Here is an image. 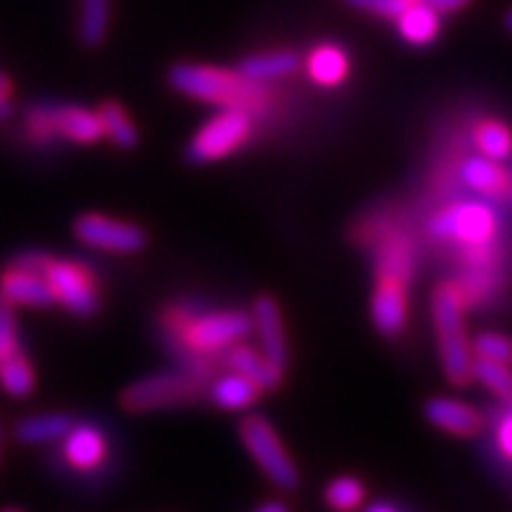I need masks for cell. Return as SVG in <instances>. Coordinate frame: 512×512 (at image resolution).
Segmentation results:
<instances>
[{
	"mask_svg": "<svg viewBox=\"0 0 512 512\" xmlns=\"http://www.w3.org/2000/svg\"><path fill=\"white\" fill-rule=\"evenodd\" d=\"M433 319L439 333V353L444 376L453 384H467L473 379V342L467 339L461 296L453 285H441L433 299Z\"/></svg>",
	"mask_w": 512,
	"mask_h": 512,
	"instance_id": "7a4b0ae2",
	"label": "cell"
},
{
	"mask_svg": "<svg viewBox=\"0 0 512 512\" xmlns=\"http://www.w3.org/2000/svg\"><path fill=\"white\" fill-rule=\"evenodd\" d=\"M430 231L439 239H456L464 245H484L495 234L493 211L481 202H456L433 217Z\"/></svg>",
	"mask_w": 512,
	"mask_h": 512,
	"instance_id": "ba28073f",
	"label": "cell"
},
{
	"mask_svg": "<svg viewBox=\"0 0 512 512\" xmlns=\"http://www.w3.org/2000/svg\"><path fill=\"white\" fill-rule=\"evenodd\" d=\"M0 296L6 302H12L15 308L18 305H23V308H52V305H57V296L49 285V279L37 271H29V268H18V265H12L0 279Z\"/></svg>",
	"mask_w": 512,
	"mask_h": 512,
	"instance_id": "7c38bea8",
	"label": "cell"
},
{
	"mask_svg": "<svg viewBox=\"0 0 512 512\" xmlns=\"http://www.w3.org/2000/svg\"><path fill=\"white\" fill-rule=\"evenodd\" d=\"M288 510V504L285 501H265V504H259V512H285Z\"/></svg>",
	"mask_w": 512,
	"mask_h": 512,
	"instance_id": "836d02e7",
	"label": "cell"
},
{
	"mask_svg": "<svg viewBox=\"0 0 512 512\" xmlns=\"http://www.w3.org/2000/svg\"><path fill=\"white\" fill-rule=\"evenodd\" d=\"M20 350L18 336V316H15V305L0 299V359L12 356Z\"/></svg>",
	"mask_w": 512,
	"mask_h": 512,
	"instance_id": "f546056e",
	"label": "cell"
},
{
	"mask_svg": "<svg viewBox=\"0 0 512 512\" xmlns=\"http://www.w3.org/2000/svg\"><path fill=\"white\" fill-rule=\"evenodd\" d=\"M325 501L333 510H356L365 501V484L359 478L350 476L333 478L328 484V490H325Z\"/></svg>",
	"mask_w": 512,
	"mask_h": 512,
	"instance_id": "83f0119b",
	"label": "cell"
},
{
	"mask_svg": "<svg viewBox=\"0 0 512 512\" xmlns=\"http://www.w3.org/2000/svg\"><path fill=\"white\" fill-rule=\"evenodd\" d=\"M97 114H100V123H103V137H109L114 146L128 151V148L140 143V131H137L134 120L128 117V111L117 100H106L97 109Z\"/></svg>",
	"mask_w": 512,
	"mask_h": 512,
	"instance_id": "cb8c5ba5",
	"label": "cell"
},
{
	"mask_svg": "<svg viewBox=\"0 0 512 512\" xmlns=\"http://www.w3.org/2000/svg\"><path fill=\"white\" fill-rule=\"evenodd\" d=\"M299 69V57L296 52H262V55L245 57L239 63V72L245 74L248 80L254 83H268V80H279V77H288Z\"/></svg>",
	"mask_w": 512,
	"mask_h": 512,
	"instance_id": "44dd1931",
	"label": "cell"
},
{
	"mask_svg": "<svg viewBox=\"0 0 512 512\" xmlns=\"http://www.w3.org/2000/svg\"><path fill=\"white\" fill-rule=\"evenodd\" d=\"M367 510L370 512H396V507H393V504H387V501H379V504H370Z\"/></svg>",
	"mask_w": 512,
	"mask_h": 512,
	"instance_id": "d590c367",
	"label": "cell"
},
{
	"mask_svg": "<svg viewBox=\"0 0 512 512\" xmlns=\"http://www.w3.org/2000/svg\"><path fill=\"white\" fill-rule=\"evenodd\" d=\"M225 362H228V370H234V373H242V376H248V379H254L262 390H276L279 384H282V370L274 367L268 359H265V353H256L251 348H242V345H231L228 350V356H225Z\"/></svg>",
	"mask_w": 512,
	"mask_h": 512,
	"instance_id": "2e32d148",
	"label": "cell"
},
{
	"mask_svg": "<svg viewBox=\"0 0 512 512\" xmlns=\"http://www.w3.org/2000/svg\"><path fill=\"white\" fill-rule=\"evenodd\" d=\"M424 416L433 427H439L450 436H461V439L476 436L481 430V416L476 407L456 402V399H430L424 404Z\"/></svg>",
	"mask_w": 512,
	"mask_h": 512,
	"instance_id": "5bb4252c",
	"label": "cell"
},
{
	"mask_svg": "<svg viewBox=\"0 0 512 512\" xmlns=\"http://www.w3.org/2000/svg\"><path fill=\"white\" fill-rule=\"evenodd\" d=\"M35 114H40L46 120V126L69 137L72 143L92 146L97 140H103V123H100L97 111L80 109V106H60V109H40Z\"/></svg>",
	"mask_w": 512,
	"mask_h": 512,
	"instance_id": "4fadbf2b",
	"label": "cell"
},
{
	"mask_svg": "<svg viewBox=\"0 0 512 512\" xmlns=\"http://www.w3.org/2000/svg\"><path fill=\"white\" fill-rule=\"evenodd\" d=\"M308 74L319 86H339L348 77V55L339 46H319L308 57Z\"/></svg>",
	"mask_w": 512,
	"mask_h": 512,
	"instance_id": "d4e9b609",
	"label": "cell"
},
{
	"mask_svg": "<svg viewBox=\"0 0 512 512\" xmlns=\"http://www.w3.org/2000/svg\"><path fill=\"white\" fill-rule=\"evenodd\" d=\"M473 353H476V359L512 365V339L501 336V333H478L473 339Z\"/></svg>",
	"mask_w": 512,
	"mask_h": 512,
	"instance_id": "f1b7e54d",
	"label": "cell"
},
{
	"mask_svg": "<svg viewBox=\"0 0 512 512\" xmlns=\"http://www.w3.org/2000/svg\"><path fill=\"white\" fill-rule=\"evenodd\" d=\"M35 367L23 356V350L0 359V387L12 399H29L35 393Z\"/></svg>",
	"mask_w": 512,
	"mask_h": 512,
	"instance_id": "603a6c76",
	"label": "cell"
},
{
	"mask_svg": "<svg viewBox=\"0 0 512 512\" xmlns=\"http://www.w3.org/2000/svg\"><path fill=\"white\" fill-rule=\"evenodd\" d=\"M202 384L197 373H157L146 376L140 382L128 384L120 396V404L128 413H148V410H163L174 404H185L200 396Z\"/></svg>",
	"mask_w": 512,
	"mask_h": 512,
	"instance_id": "8992f818",
	"label": "cell"
},
{
	"mask_svg": "<svg viewBox=\"0 0 512 512\" xmlns=\"http://www.w3.org/2000/svg\"><path fill=\"white\" fill-rule=\"evenodd\" d=\"M399 35L413 46H427L439 37V12L427 0H413L407 3L402 15L396 18Z\"/></svg>",
	"mask_w": 512,
	"mask_h": 512,
	"instance_id": "e0dca14e",
	"label": "cell"
},
{
	"mask_svg": "<svg viewBox=\"0 0 512 512\" xmlns=\"http://www.w3.org/2000/svg\"><path fill=\"white\" fill-rule=\"evenodd\" d=\"M498 441H501V450L512 458V410L504 416L501 427H498Z\"/></svg>",
	"mask_w": 512,
	"mask_h": 512,
	"instance_id": "1f68e13d",
	"label": "cell"
},
{
	"mask_svg": "<svg viewBox=\"0 0 512 512\" xmlns=\"http://www.w3.org/2000/svg\"><path fill=\"white\" fill-rule=\"evenodd\" d=\"M0 456H3V427H0Z\"/></svg>",
	"mask_w": 512,
	"mask_h": 512,
	"instance_id": "f35d334b",
	"label": "cell"
},
{
	"mask_svg": "<svg viewBox=\"0 0 512 512\" xmlns=\"http://www.w3.org/2000/svg\"><path fill=\"white\" fill-rule=\"evenodd\" d=\"M12 114V100H9V94L0 92V117H9Z\"/></svg>",
	"mask_w": 512,
	"mask_h": 512,
	"instance_id": "e575fe53",
	"label": "cell"
},
{
	"mask_svg": "<svg viewBox=\"0 0 512 512\" xmlns=\"http://www.w3.org/2000/svg\"><path fill=\"white\" fill-rule=\"evenodd\" d=\"M410 3H413V0H410Z\"/></svg>",
	"mask_w": 512,
	"mask_h": 512,
	"instance_id": "60d3db41",
	"label": "cell"
},
{
	"mask_svg": "<svg viewBox=\"0 0 512 512\" xmlns=\"http://www.w3.org/2000/svg\"><path fill=\"white\" fill-rule=\"evenodd\" d=\"M74 419L69 413H37V416H26V419L15 421L12 427V436L18 444H55L63 441L72 433Z\"/></svg>",
	"mask_w": 512,
	"mask_h": 512,
	"instance_id": "9a60e30c",
	"label": "cell"
},
{
	"mask_svg": "<svg viewBox=\"0 0 512 512\" xmlns=\"http://www.w3.org/2000/svg\"><path fill=\"white\" fill-rule=\"evenodd\" d=\"M259 393H262V387L254 379L231 370V373H225V376H220L214 382L211 402L222 407V410H245V407H251L259 399Z\"/></svg>",
	"mask_w": 512,
	"mask_h": 512,
	"instance_id": "d6986e66",
	"label": "cell"
},
{
	"mask_svg": "<svg viewBox=\"0 0 512 512\" xmlns=\"http://www.w3.org/2000/svg\"><path fill=\"white\" fill-rule=\"evenodd\" d=\"M74 237L83 245L106 254H140L148 245V234L140 225L111 220L103 214H80L72 225Z\"/></svg>",
	"mask_w": 512,
	"mask_h": 512,
	"instance_id": "52a82bcc",
	"label": "cell"
},
{
	"mask_svg": "<svg viewBox=\"0 0 512 512\" xmlns=\"http://www.w3.org/2000/svg\"><path fill=\"white\" fill-rule=\"evenodd\" d=\"M461 180L478 194H490V197H501L510 188V177L501 171L498 160H490L484 154L470 157L467 163L461 165Z\"/></svg>",
	"mask_w": 512,
	"mask_h": 512,
	"instance_id": "ffe728a7",
	"label": "cell"
},
{
	"mask_svg": "<svg viewBox=\"0 0 512 512\" xmlns=\"http://www.w3.org/2000/svg\"><path fill=\"white\" fill-rule=\"evenodd\" d=\"M251 328H254V316H248V313H208L185 330V339L194 350L211 353V350L231 348V345L242 342L251 333Z\"/></svg>",
	"mask_w": 512,
	"mask_h": 512,
	"instance_id": "9c48e42d",
	"label": "cell"
},
{
	"mask_svg": "<svg viewBox=\"0 0 512 512\" xmlns=\"http://www.w3.org/2000/svg\"><path fill=\"white\" fill-rule=\"evenodd\" d=\"M0 92H12V80H9V77H6V74L0 72Z\"/></svg>",
	"mask_w": 512,
	"mask_h": 512,
	"instance_id": "8d00e7d4",
	"label": "cell"
},
{
	"mask_svg": "<svg viewBox=\"0 0 512 512\" xmlns=\"http://www.w3.org/2000/svg\"><path fill=\"white\" fill-rule=\"evenodd\" d=\"M251 137V111L222 109L191 137L185 157L191 163H217Z\"/></svg>",
	"mask_w": 512,
	"mask_h": 512,
	"instance_id": "5b68a950",
	"label": "cell"
},
{
	"mask_svg": "<svg viewBox=\"0 0 512 512\" xmlns=\"http://www.w3.org/2000/svg\"><path fill=\"white\" fill-rule=\"evenodd\" d=\"M111 0H80L77 35L86 49H97L109 35Z\"/></svg>",
	"mask_w": 512,
	"mask_h": 512,
	"instance_id": "7402d4cb",
	"label": "cell"
},
{
	"mask_svg": "<svg viewBox=\"0 0 512 512\" xmlns=\"http://www.w3.org/2000/svg\"><path fill=\"white\" fill-rule=\"evenodd\" d=\"M251 316H254V330L259 336V348L265 353V359L285 373V367H288V336H285L279 302L274 296H259Z\"/></svg>",
	"mask_w": 512,
	"mask_h": 512,
	"instance_id": "8fae6325",
	"label": "cell"
},
{
	"mask_svg": "<svg viewBox=\"0 0 512 512\" xmlns=\"http://www.w3.org/2000/svg\"><path fill=\"white\" fill-rule=\"evenodd\" d=\"M473 379L484 384L498 399H512V365L504 362H490V359H476L473 362Z\"/></svg>",
	"mask_w": 512,
	"mask_h": 512,
	"instance_id": "4316f807",
	"label": "cell"
},
{
	"mask_svg": "<svg viewBox=\"0 0 512 512\" xmlns=\"http://www.w3.org/2000/svg\"><path fill=\"white\" fill-rule=\"evenodd\" d=\"M476 146L490 160H507L512 154V131L498 120H487L476 128Z\"/></svg>",
	"mask_w": 512,
	"mask_h": 512,
	"instance_id": "484cf974",
	"label": "cell"
},
{
	"mask_svg": "<svg viewBox=\"0 0 512 512\" xmlns=\"http://www.w3.org/2000/svg\"><path fill=\"white\" fill-rule=\"evenodd\" d=\"M348 6L353 9H362V12H370V15H376V18H399L404 9H407V3L410 0H345Z\"/></svg>",
	"mask_w": 512,
	"mask_h": 512,
	"instance_id": "4dcf8cb0",
	"label": "cell"
},
{
	"mask_svg": "<svg viewBox=\"0 0 512 512\" xmlns=\"http://www.w3.org/2000/svg\"><path fill=\"white\" fill-rule=\"evenodd\" d=\"M18 268H29L49 279L52 291H55L57 302L74 316H94L97 313V291L92 285V276L86 274L80 265L66 262V259H55V256L43 254V251H26L15 259Z\"/></svg>",
	"mask_w": 512,
	"mask_h": 512,
	"instance_id": "3957f363",
	"label": "cell"
},
{
	"mask_svg": "<svg viewBox=\"0 0 512 512\" xmlns=\"http://www.w3.org/2000/svg\"><path fill=\"white\" fill-rule=\"evenodd\" d=\"M510 404H512V399H510Z\"/></svg>",
	"mask_w": 512,
	"mask_h": 512,
	"instance_id": "ab89813d",
	"label": "cell"
},
{
	"mask_svg": "<svg viewBox=\"0 0 512 512\" xmlns=\"http://www.w3.org/2000/svg\"><path fill=\"white\" fill-rule=\"evenodd\" d=\"M239 436H242L245 450L251 453V458L259 464V470L265 473V478L274 484L276 490H296V484H299L296 464L288 456L279 433L268 421L262 416H248L239 424Z\"/></svg>",
	"mask_w": 512,
	"mask_h": 512,
	"instance_id": "277c9868",
	"label": "cell"
},
{
	"mask_svg": "<svg viewBox=\"0 0 512 512\" xmlns=\"http://www.w3.org/2000/svg\"><path fill=\"white\" fill-rule=\"evenodd\" d=\"M63 453L72 461L77 470H92L106 456V439L97 427L89 424H74L72 433L66 436Z\"/></svg>",
	"mask_w": 512,
	"mask_h": 512,
	"instance_id": "ac0fdd59",
	"label": "cell"
},
{
	"mask_svg": "<svg viewBox=\"0 0 512 512\" xmlns=\"http://www.w3.org/2000/svg\"><path fill=\"white\" fill-rule=\"evenodd\" d=\"M168 83L174 92L185 94L191 100L214 103L222 109L256 111L265 103L262 83L248 80L245 74L217 69V66H200V63H177L168 72Z\"/></svg>",
	"mask_w": 512,
	"mask_h": 512,
	"instance_id": "6da1fadb",
	"label": "cell"
},
{
	"mask_svg": "<svg viewBox=\"0 0 512 512\" xmlns=\"http://www.w3.org/2000/svg\"><path fill=\"white\" fill-rule=\"evenodd\" d=\"M439 15H450V12H458V9H464L470 0H427Z\"/></svg>",
	"mask_w": 512,
	"mask_h": 512,
	"instance_id": "d6a6232c",
	"label": "cell"
},
{
	"mask_svg": "<svg viewBox=\"0 0 512 512\" xmlns=\"http://www.w3.org/2000/svg\"><path fill=\"white\" fill-rule=\"evenodd\" d=\"M370 316L382 336H399L407 322V279L393 274H376Z\"/></svg>",
	"mask_w": 512,
	"mask_h": 512,
	"instance_id": "30bf717a",
	"label": "cell"
},
{
	"mask_svg": "<svg viewBox=\"0 0 512 512\" xmlns=\"http://www.w3.org/2000/svg\"><path fill=\"white\" fill-rule=\"evenodd\" d=\"M504 23H507V29H510V32H512V9H510V12H507V18H504Z\"/></svg>",
	"mask_w": 512,
	"mask_h": 512,
	"instance_id": "74e56055",
	"label": "cell"
}]
</instances>
